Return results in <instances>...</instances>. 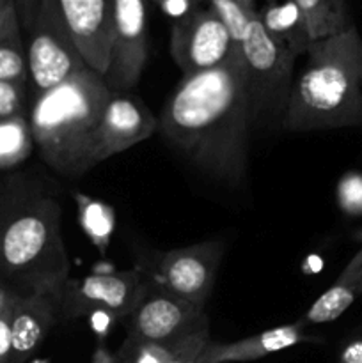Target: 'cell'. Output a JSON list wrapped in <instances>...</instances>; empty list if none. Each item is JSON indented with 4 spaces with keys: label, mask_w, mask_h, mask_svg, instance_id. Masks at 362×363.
<instances>
[{
    "label": "cell",
    "mask_w": 362,
    "mask_h": 363,
    "mask_svg": "<svg viewBox=\"0 0 362 363\" xmlns=\"http://www.w3.org/2000/svg\"><path fill=\"white\" fill-rule=\"evenodd\" d=\"M62 208L39 181L0 184V280L20 293L59 296L70 280Z\"/></svg>",
    "instance_id": "obj_2"
},
{
    "label": "cell",
    "mask_w": 362,
    "mask_h": 363,
    "mask_svg": "<svg viewBox=\"0 0 362 363\" xmlns=\"http://www.w3.org/2000/svg\"><path fill=\"white\" fill-rule=\"evenodd\" d=\"M224 257L222 240H206L172 250L141 254L137 268L155 286L206 307Z\"/></svg>",
    "instance_id": "obj_6"
},
{
    "label": "cell",
    "mask_w": 362,
    "mask_h": 363,
    "mask_svg": "<svg viewBox=\"0 0 362 363\" xmlns=\"http://www.w3.org/2000/svg\"><path fill=\"white\" fill-rule=\"evenodd\" d=\"M362 296V234L361 248L355 252L343 272L339 273L332 286L323 291L314 303L302 315L300 323L307 325H327L339 319L358 298Z\"/></svg>",
    "instance_id": "obj_16"
},
{
    "label": "cell",
    "mask_w": 362,
    "mask_h": 363,
    "mask_svg": "<svg viewBox=\"0 0 362 363\" xmlns=\"http://www.w3.org/2000/svg\"><path fill=\"white\" fill-rule=\"evenodd\" d=\"M236 45L212 7L183 14L170 30V55L183 74L216 67L233 53Z\"/></svg>",
    "instance_id": "obj_11"
},
{
    "label": "cell",
    "mask_w": 362,
    "mask_h": 363,
    "mask_svg": "<svg viewBox=\"0 0 362 363\" xmlns=\"http://www.w3.org/2000/svg\"><path fill=\"white\" fill-rule=\"evenodd\" d=\"M59 323V296L18 293L11 312V360L25 363Z\"/></svg>",
    "instance_id": "obj_14"
},
{
    "label": "cell",
    "mask_w": 362,
    "mask_h": 363,
    "mask_svg": "<svg viewBox=\"0 0 362 363\" xmlns=\"http://www.w3.org/2000/svg\"><path fill=\"white\" fill-rule=\"evenodd\" d=\"M156 2H160V4H165V2H169V0H156Z\"/></svg>",
    "instance_id": "obj_31"
},
{
    "label": "cell",
    "mask_w": 362,
    "mask_h": 363,
    "mask_svg": "<svg viewBox=\"0 0 362 363\" xmlns=\"http://www.w3.org/2000/svg\"><path fill=\"white\" fill-rule=\"evenodd\" d=\"M0 80L28 82L25 34L14 2L0 9Z\"/></svg>",
    "instance_id": "obj_18"
},
{
    "label": "cell",
    "mask_w": 362,
    "mask_h": 363,
    "mask_svg": "<svg viewBox=\"0 0 362 363\" xmlns=\"http://www.w3.org/2000/svg\"><path fill=\"white\" fill-rule=\"evenodd\" d=\"M245 71L252 126L283 128L295 82L297 57L272 38L259 13L238 41Z\"/></svg>",
    "instance_id": "obj_5"
},
{
    "label": "cell",
    "mask_w": 362,
    "mask_h": 363,
    "mask_svg": "<svg viewBox=\"0 0 362 363\" xmlns=\"http://www.w3.org/2000/svg\"><path fill=\"white\" fill-rule=\"evenodd\" d=\"M208 2L209 7L216 13V16L224 21L234 43L240 41L245 28L256 16L252 0H208Z\"/></svg>",
    "instance_id": "obj_22"
},
{
    "label": "cell",
    "mask_w": 362,
    "mask_h": 363,
    "mask_svg": "<svg viewBox=\"0 0 362 363\" xmlns=\"http://www.w3.org/2000/svg\"><path fill=\"white\" fill-rule=\"evenodd\" d=\"M305 55L283 130L307 133L362 126V38L357 27L314 41Z\"/></svg>",
    "instance_id": "obj_3"
},
{
    "label": "cell",
    "mask_w": 362,
    "mask_h": 363,
    "mask_svg": "<svg viewBox=\"0 0 362 363\" xmlns=\"http://www.w3.org/2000/svg\"><path fill=\"white\" fill-rule=\"evenodd\" d=\"M14 7H16L18 18H20L21 28L25 32L31 30V27L34 25L35 16L39 13V7H41L43 0H13Z\"/></svg>",
    "instance_id": "obj_27"
},
{
    "label": "cell",
    "mask_w": 362,
    "mask_h": 363,
    "mask_svg": "<svg viewBox=\"0 0 362 363\" xmlns=\"http://www.w3.org/2000/svg\"><path fill=\"white\" fill-rule=\"evenodd\" d=\"M259 18L272 38L286 46L295 57L305 55L309 46L314 43L305 32L293 2L284 7H270L265 13H259Z\"/></svg>",
    "instance_id": "obj_19"
},
{
    "label": "cell",
    "mask_w": 362,
    "mask_h": 363,
    "mask_svg": "<svg viewBox=\"0 0 362 363\" xmlns=\"http://www.w3.org/2000/svg\"><path fill=\"white\" fill-rule=\"evenodd\" d=\"M2 181H4V179H2V176H0V184H2Z\"/></svg>",
    "instance_id": "obj_32"
},
{
    "label": "cell",
    "mask_w": 362,
    "mask_h": 363,
    "mask_svg": "<svg viewBox=\"0 0 362 363\" xmlns=\"http://www.w3.org/2000/svg\"><path fill=\"white\" fill-rule=\"evenodd\" d=\"M148 60L146 0H114L112 48L103 80L112 94L128 92L138 84Z\"/></svg>",
    "instance_id": "obj_10"
},
{
    "label": "cell",
    "mask_w": 362,
    "mask_h": 363,
    "mask_svg": "<svg viewBox=\"0 0 362 363\" xmlns=\"http://www.w3.org/2000/svg\"><path fill=\"white\" fill-rule=\"evenodd\" d=\"M85 64L103 77L112 48L114 0H57Z\"/></svg>",
    "instance_id": "obj_13"
},
{
    "label": "cell",
    "mask_w": 362,
    "mask_h": 363,
    "mask_svg": "<svg viewBox=\"0 0 362 363\" xmlns=\"http://www.w3.org/2000/svg\"><path fill=\"white\" fill-rule=\"evenodd\" d=\"M20 291L0 280V363L11 360V312Z\"/></svg>",
    "instance_id": "obj_24"
},
{
    "label": "cell",
    "mask_w": 362,
    "mask_h": 363,
    "mask_svg": "<svg viewBox=\"0 0 362 363\" xmlns=\"http://www.w3.org/2000/svg\"><path fill=\"white\" fill-rule=\"evenodd\" d=\"M252 117L240 50L212 69L183 74L158 116V133L197 172L238 188L248 172Z\"/></svg>",
    "instance_id": "obj_1"
},
{
    "label": "cell",
    "mask_w": 362,
    "mask_h": 363,
    "mask_svg": "<svg viewBox=\"0 0 362 363\" xmlns=\"http://www.w3.org/2000/svg\"><path fill=\"white\" fill-rule=\"evenodd\" d=\"M28 82L0 80V121L18 116H28L25 112Z\"/></svg>",
    "instance_id": "obj_23"
},
{
    "label": "cell",
    "mask_w": 362,
    "mask_h": 363,
    "mask_svg": "<svg viewBox=\"0 0 362 363\" xmlns=\"http://www.w3.org/2000/svg\"><path fill=\"white\" fill-rule=\"evenodd\" d=\"M75 204H77L78 223L85 236L91 243L105 254L112 241L114 225H116V215L109 204L84 194H75Z\"/></svg>",
    "instance_id": "obj_20"
},
{
    "label": "cell",
    "mask_w": 362,
    "mask_h": 363,
    "mask_svg": "<svg viewBox=\"0 0 362 363\" xmlns=\"http://www.w3.org/2000/svg\"><path fill=\"white\" fill-rule=\"evenodd\" d=\"M114 363H128V362H126V360H123V358L117 357V358H116V362H114Z\"/></svg>",
    "instance_id": "obj_30"
},
{
    "label": "cell",
    "mask_w": 362,
    "mask_h": 363,
    "mask_svg": "<svg viewBox=\"0 0 362 363\" xmlns=\"http://www.w3.org/2000/svg\"><path fill=\"white\" fill-rule=\"evenodd\" d=\"M112 92L91 67L34 96L28 123L43 162L64 177H78L94 165L96 131Z\"/></svg>",
    "instance_id": "obj_4"
},
{
    "label": "cell",
    "mask_w": 362,
    "mask_h": 363,
    "mask_svg": "<svg viewBox=\"0 0 362 363\" xmlns=\"http://www.w3.org/2000/svg\"><path fill=\"white\" fill-rule=\"evenodd\" d=\"M144 293L128 315V342L170 344L208 328L206 307L183 300L146 280Z\"/></svg>",
    "instance_id": "obj_9"
},
{
    "label": "cell",
    "mask_w": 362,
    "mask_h": 363,
    "mask_svg": "<svg viewBox=\"0 0 362 363\" xmlns=\"http://www.w3.org/2000/svg\"><path fill=\"white\" fill-rule=\"evenodd\" d=\"M28 85L34 96L57 87L89 67L64 21L57 0H43L31 30L25 32Z\"/></svg>",
    "instance_id": "obj_7"
},
{
    "label": "cell",
    "mask_w": 362,
    "mask_h": 363,
    "mask_svg": "<svg viewBox=\"0 0 362 363\" xmlns=\"http://www.w3.org/2000/svg\"><path fill=\"white\" fill-rule=\"evenodd\" d=\"M9 2H13V0H0V9H2V7H6Z\"/></svg>",
    "instance_id": "obj_29"
},
{
    "label": "cell",
    "mask_w": 362,
    "mask_h": 363,
    "mask_svg": "<svg viewBox=\"0 0 362 363\" xmlns=\"http://www.w3.org/2000/svg\"><path fill=\"white\" fill-rule=\"evenodd\" d=\"M307 342H318V339L307 335L305 326L297 321L233 342H209L199 363L254 362Z\"/></svg>",
    "instance_id": "obj_15"
},
{
    "label": "cell",
    "mask_w": 362,
    "mask_h": 363,
    "mask_svg": "<svg viewBox=\"0 0 362 363\" xmlns=\"http://www.w3.org/2000/svg\"><path fill=\"white\" fill-rule=\"evenodd\" d=\"M337 363H362V337L350 340L341 350Z\"/></svg>",
    "instance_id": "obj_28"
},
{
    "label": "cell",
    "mask_w": 362,
    "mask_h": 363,
    "mask_svg": "<svg viewBox=\"0 0 362 363\" xmlns=\"http://www.w3.org/2000/svg\"><path fill=\"white\" fill-rule=\"evenodd\" d=\"M293 6L311 41H322L355 27L346 0H293Z\"/></svg>",
    "instance_id": "obj_17"
},
{
    "label": "cell",
    "mask_w": 362,
    "mask_h": 363,
    "mask_svg": "<svg viewBox=\"0 0 362 363\" xmlns=\"http://www.w3.org/2000/svg\"><path fill=\"white\" fill-rule=\"evenodd\" d=\"M156 131L158 116H155L138 96L128 92L112 94L103 108L96 131L92 152L94 165L148 140Z\"/></svg>",
    "instance_id": "obj_12"
},
{
    "label": "cell",
    "mask_w": 362,
    "mask_h": 363,
    "mask_svg": "<svg viewBox=\"0 0 362 363\" xmlns=\"http://www.w3.org/2000/svg\"><path fill=\"white\" fill-rule=\"evenodd\" d=\"M209 342H212L209 340V326L197 330L176 344L172 354L165 363H199Z\"/></svg>",
    "instance_id": "obj_25"
},
{
    "label": "cell",
    "mask_w": 362,
    "mask_h": 363,
    "mask_svg": "<svg viewBox=\"0 0 362 363\" xmlns=\"http://www.w3.org/2000/svg\"><path fill=\"white\" fill-rule=\"evenodd\" d=\"M337 201L348 215H362V174L350 172L341 179Z\"/></svg>",
    "instance_id": "obj_26"
},
{
    "label": "cell",
    "mask_w": 362,
    "mask_h": 363,
    "mask_svg": "<svg viewBox=\"0 0 362 363\" xmlns=\"http://www.w3.org/2000/svg\"><path fill=\"white\" fill-rule=\"evenodd\" d=\"M146 286L148 282L137 268L70 279L59 298V323L77 321L94 312L109 314L116 321L126 319Z\"/></svg>",
    "instance_id": "obj_8"
},
{
    "label": "cell",
    "mask_w": 362,
    "mask_h": 363,
    "mask_svg": "<svg viewBox=\"0 0 362 363\" xmlns=\"http://www.w3.org/2000/svg\"><path fill=\"white\" fill-rule=\"evenodd\" d=\"M34 151L28 116L0 121V172L20 167Z\"/></svg>",
    "instance_id": "obj_21"
}]
</instances>
